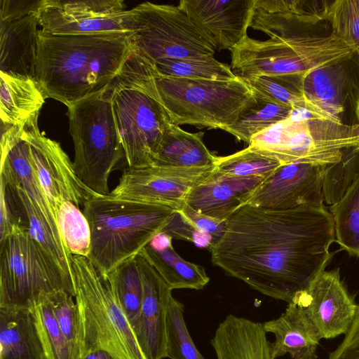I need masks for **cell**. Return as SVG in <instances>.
Wrapping results in <instances>:
<instances>
[{
  "instance_id": "1f68e13d",
  "label": "cell",
  "mask_w": 359,
  "mask_h": 359,
  "mask_svg": "<svg viewBox=\"0 0 359 359\" xmlns=\"http://www.w3.org/2000/svg\"><path fill=\"white\" fill-rule=\"evenodd\" d=\"M151 64L159 74L168 77L214 81H229L237 77L228 65L212 55L162 58Z\"/></svg>"
},
{
  "instance_id": "9c48e42d",
  "label": "cell",
  "mask_w": 359,
  "mask_h": 359,
  "mask_svg": "<svg viewBox=\"0 0 359 359\" xmlns=\"http://www.w3.org/2000/svg\"><path fill=\"white\" fill-rule=\"evenodd\" d=\"M133 48L151 63L162 58L209 56L216 48L178 5L144 2L133 8Z\"/></svg>"
},
{
  "instance_id": "277c9868",
  "label": "cell",
  "mask_w": 359,
  "mask_h": 359,
  "mask_svg": "<svg viewBox=\"0 0 359 359\" xmlns=\"http://www.w3.org/2000/svg\"><path fill=\"white\" fill-rule=\"evenodd\" d=\"M176 210L163 205L112 195L95 196L83 204L91 232L88 259L107 276L135 257L169 223Z\"/></svg>"
},
{
  "instance_id": "d4e9b609",
  "label": "cell",
  "mask_w": 359,
  "mask_h": 359,
  "mask_svg": "<svg viewBox=\"0 0 359 359\" xmlns=\"http://www.w3.org/2000/svg\"><path fill=\"white\" fill-rule=\"evenodd\" d=\"M170 287L201 290L210 278L204 268L181 257L174 250L172 238L159 233L140 252Z\"/></svg>"
},
{
  "instance_id": "ee69618b",
  "label": "cell",
  "mask_w": 359,
  "mask_h": 359,
  "mask_svg": "<svg viewBox=\"0 0 359 359\" xmlns=\"http://www.w3.org/2000/svg\"><path fill=\"white\" fill-rule=\"evenodd\" d=\"M160 233L168 236L172 239L193 242L200 247L208 248L211 245V239L198 231L177 210Z\"/></svg>"
},
{
  "instance_id": "83f0119b",
  "label": "cell",
  "mask_w": 359,
  "mask_h": 359,
  "mask_svg": "<svg viewBox=\"0 0 359 359\" xmlns=\"http://www.w3.org/2000/svg\"><path fill=\"white\" fill-rule=\"evenodd\" d=\"M45 97L36 79L0 72V116L1 123L22 126L39 114Z\"/></svg>"
},
{
  "instance_id": "f6af8a7d",
  "label": "cell",
  "mask_w": 359,
  "mask_h": 359,
  "mask_svg": "<svg viewBox=\"0 0 359 359\" xmlns=\"http://www.w3.org/2000/svg\"><path fill=\"white\" fill-rule=\"evenodd\" d=\"M177 211H180L198 231L211 239L210 246L217 243L226 231L227 220L219 221L201 215L187 204Z\"/></svg>"
},
{
  "instance_id": "d6986e66",
  "label": "cell",
  "mask_w": 359,
  "mask_h": 359,
  "mask_svg": "<svg viewBox=\"0 0 359 359\" xmlns=\"http://www.w3.org/2000/svg\"><path fill=\"white\" fill-rule=\"evenodd\" d=\"M344 62L327 65L301 76L299 90L306 107L319 117L341 123L350 81Z\"/></svg>"
},
{
  "instance_id": "d590c367",
  "label": "cell",
  "mask_w": 359,
  "mask_h": 359,
  "mask_svg": "<svg viewBox=\"0 0 359 359\" xmlns=\"http://www.w3.org/2000/svg\"><path fill=\"white\" fill-rule=\"evenodd\" d=\"M301 76L264 75L249 77L243 81L264 98L294 109L306 108L299 87Z\"/></svg>"
},
{
  "instance_id": "f35d334b",
  "label": "cell",
  "mask_w": 359,
  "mask_h": 359,
  "mask_svg": "<svg viewBox=\"0 0 359 359\" xmlns=\"http://www.w3.org/2000/svg\"><path fill=\"white\" fill-rule=\"evenodd\" d=\"M281 165L278 161L248 147L233 154L218 156L215 170L219 173L237 177H268Z\"/></svg>"
},
{
  "instance_id": "ba28073f",
  "label": "cell",
  "mask_w": 359,
  "mask_h": 359,
  "mask_svg": "<svg viewBox=\"0 0 359 359\" xmlns=\"http://www.w3.org/2000/svg\"><path fill=\"white\" fill-rule=\"evenodd\" d=\"M0 308L31 310L54 292L74 297L73 281L27 231L0 241Z\"/></svg>"
},
{
  "instance_id": "44dd1931",
  "label": "cell",
  "mask_w": 359,
  "mask_h": 359,
  "mask_svg": "<svg viewBox=\"0 0 359 359\" xmlns=\"http://www.w3.org/2000/svg\"><path fill=\"white\" fill-rule=\"evenodd\" d=\"M0 179L21 189L54 233L62 241L56 214L41 186L33 165L29 144L23 135L15 142L1 150Z\"/></svg>"
},
{
  "instance_id": "60d3db41",
  "label": "cell",
  "mask_w": 359,
  "mask_h": 359,
  "mask_svg": "<svg viewBox=\"0 0 359 359\" xmlns=\"http://www.w3.org/2000/svg\"><path fill=\"white\" fill-rule=\"evenodd\" d=\"M325 20L332 33L351 42L359 58V0H335L326 7Z\"/></svg>"
},
{
  "instance_id": "30bf717a",
  "label": "cell",
  "mask_w": 359,
  "mask_h": 359,
  "mask_svg": "<svg viewBox=\"0 0 359 359\" xmlns=\"http://www.w3.org/2000/svg\"><path fill=\"white\" fill-rule=\"evenodd\" d=\"M102 94L111 99L127 168L154 165L161 140L172 123L163 107L137 90L120 88L103 90Z\"/></svg>"
},
{
  "instance_id": "7a4b0ae2",
  "label": "cell",
  "mask_w": 359,
  "mask_h": 359,
  "mask_svg": "<svg viewBox=\"0 0 359 359\" xmlns=\"http://www.w3.org/2000/svg\"><path fill=\"white\" fill-rule=\"evenodd\" d=\"M133 32L38 33L35 79L46 99L67 107L103 91L133 50Z\"/></svg>"
},
{
  "instance_id": "603a6c76",
  "label": "cell",
  "mask_w": 359,
  "mask_h": 359,
  "mask_svg": "<svg viewBox=\"0 0 359 359\" xmlns=\"http://www.w3.org/2000/svg\"><path fill=\"white\" fill-rule=\"evenodd\" d=\"M38 25V15L0 21V72L35 79Z\"/></svg>"
},
{
  "instance_id": "f1b7e54d",
  "label": "cell",
  "mask_w": 359,
  "mask_h": 359,
  "mask_svg": "<svg viewBox=\"0 0 359 359\" xmlns=\"http://www.w3.org/2000/svg\"><path fill=\"white\" fill-rule=\"evenodd\" d=\"M106 277L116 300L136 334L143 300L142 281L136 257L116 266Z\"/></svg>"
},
{
  "instance_id": "2e32d148",
  "label": "cell",
  "mask_w": 359,
  "mask_h": 359,
  "mask_svg": "<svg viewBox=\"0 0 359 359\" xmlns=\"http://www.w3.org/2000/svg\"><path fill=\"white\" fill-rule=\"evenodd\" d=\"M136 259L143 286L136 339L147 359H163L166 358L167 310L172 290L142 254Z\"/></svg>"
},
{
  "instance_id": "c3c4849f",
  "label": "cell",
  "mask_w": 359,
  "mask_h": 359,
  "mask_svg": "<svg viewBox=\"0 0 359 359\" xmlns=\"http://www.w3.org/2000/svg\"><path fill=\"white\" fill-rule=\"evenodd\" d=\"M83 359H115L104 350H96L88 353Z\"/></svg>"
},
{
  "instance_id": "b9f144b4",
  "label": "cell",
  "mask_w": 359,
  "mask_h": 359,
  "mask_svg": "<svg viewBox=\"0 0 359 359\" xmlns=\"http://www.w3.org/2000/svg\"><path fill=\"white\" fill-rule=\"evenodd\" d=\"M46 4L69 15L103 16L125 11L122 0H46Z\"/></svg>"
},
{
  "instance_id": "ab89813d",
  "label": "cell",
  "mask_w": 359,
  "mask_h": 359,
  "mask_svg": "<svg viewBox=\"0 0 359 359\" xmlns=\"http://www.w3.org/2000/svg\"><path fill=\"white\" fill-rule=\"evenodd\" d=\"M74 298L65 290L54 292L46 297L61 331L74 346L81 359L82 338L80 315Z\"/></svg>"
},
{
  "instance_id": "7c38bea8",
  "label": "cell",
  "mask_w": 359,
  "mask_h": 359,
  "mask_svg": "<svg viewBox=\"0 0 359 359\" xmlns=\"http://www.w3.org/2000/svg\"><path fill=\"white\" fill-rule=\"evenodd\" d=\"M215 166L178 168L151 165L126 168L111 195L127 200L159 204L180 210L189 191L207 179Z\"/></svg>"
},
{
  "instance_id": "8992f818",
  "label": "cell",
  "mask_w": 359,
  "mask_h": 359,
  "mask_svg": "<svg viewBox=\"0 0 359 359\" xmlns=\"http://www.w3.org/2000/svg\"><path fill=\"white\" fill-rule=\"evenodd\" d=\"M231 53L233 72L243 80L264 75H304L348 61L355 54V48L332 33L327 36L304 34L281 41H258L247 36Z\"/></svg>"
},
{
  "instance_id": "7bdbcfd3",
  "label": "cell",
  "mask_w": 359,
  "mask_h": 359,
  "mask_svg": "<svg viewBox=\"0 0 359 359\" xmlns=\"http://www.w3.org/2000/svg\"><path fill=\"white\" fill-rule=\"evenodd\" d=\"M18 230L23 231L16 190L0 179V241Z\"/></svg>"
},
{
  "instance_id": "e0dca14e",
  "label": "cell",
  "mask_w": 359,
  "mask_h": 359,
  "mask_svg": "<svg viewBox=\"0 0 359 359\" xmlns=\"http://www.w3.org/2000/svg\"><path fill=\"white\" fill-rule=\"evenodd\" d=\"M266 178L229 176L218 172L215 168L207 179L189 191L185 204L201 215L226 221L246 203Z\"/></svg>"
},
{
  "instance_id": "bcb514c9",
  "label": "cell",
  "mask_w": 359,
  "mask_h": 359,
  "mask_svg": "<svg viewBox=\"0 0 359 359\" xmlns=\"http://www.w3.org/2000/svg\"><path fill=\"white\" fill-rule=\"evenodd\" d=\"M45 0H1L0 21L17 20L29 15H39Z\"/></svg>"
},
{
  "instance_id": "cb8c5ba5",
  "label": "cell",
  "mask_w": 359,
  "mask_h": 359,
  "mask_svg": "<svg viewBox=\"0 0 359 359\" xmlns=\"http://www.w3.org/2000/svg\"><path fill=\"white\" fill-rule=\"evenodd\" d=\"M39 25L43 33L52 35H90L114 32H134L133 10L103 16L69 15L49 6L45 0L40 10Z\"/></svg>"
},
{
  "instance_id": "8d00e7d4",
  "label": "cell",
  "mask_w": 359,
  "mask_h": 359,
  "mask_svg": "<svg viewBox=\"0 0 359 359\" xmlns=\"http://www.w3.org/2000/svg\"><path fill=\"white\" fill-rule=\"evenodd\" d=\"M359 176V147L346 149L340 161L328 165L323 179L324 203H337Z\"/></svg>"
},
{
  "instance_id": "5bb4252c",
  "label": "cell",
  "mask_w": 359,
  "mask_h": 359,
  "mask_svg": "<svg viewBox=\"0 0 359 359\" xmlns=\"http://www.w3.org/2000/svg\"><path fill=\"white\" fill-rule=\"evenodd\" d=\"M292 299L306 311L320 338L327 339L346 332L358 306L341 280L339 269L324 271Z\"/></svg>"
},
{
  "instance_id": "4dcf8cb0",
  "label": "cell",
  "mask_w": 359,
  "mask_h": 359,
  "mask_svg": "<svg viewBox=\"0 0 359 359\" xmlns=\"http://www.w3.org/2000/svg\"><path fill=\"white\" fill-rule=\"evenodd\" d=\"M252 92L254 102L243 110L234 124L222 129L248 144L255 135L287 118L293 109Z\"/></svg>"
},
{
  "instance_id": "4316f807",
  "label": "cell",
  "mask_w": 359,
  "mask_h": 359,
  "mask_svg": "<svg viewBox=\"0 0 359 359\" xmlns=\"http://www.w3.org/2000/svg\"><path fill=\"white\" fill-rule=\"evenodd\" d=\"M218 156L203 141V133H188L171 123L163 135L154 165L178 168L215 166Z\"/></svg>"
},
{
  "instance_id": "8fae6325",
  "label": "cell",
  "mask_w": 359,
  "mask_h": 359,
  "mask_svg": "<svg viewBox=\"0 0 359 359\" xmlns=\"http://www.w3.org/2000/svg\"><path fill=\"white\" fill-rule=\"evenodd\" d=\"M37 114L24 126L23 136L41 186L55 214L65 201L79 206L100 196L78 177L73 163L60 144L43 135L38 127Z\"/></svg>"
},
{
  "instance_id": "e575fe53",
  "label": "cell",
  "mask_w": 359,
  "mask_h": 359,
  "mask_svg": "<svg viewBox=\"0 0 359 359\" xmlns=\"http://www.w3.org/2000/svg\"><path fill=\"white\" fill-rule=\"evenodd\" d=\"M47 359H80L61 331L46 299L31 309Z\"/></svg>"
},
{
  "instance_id": "836d02e7",
  "label": "cell",
  "mask_w": 359,
  "mask_h": 359,
  "mask_svg": "<svg viewBox=\"0 0 359 359\" xmlns=\"http://www.w3.org/2000/svg\"><path fill=\"white\" fill-rule=\"evenodd\" d=\"M57 228L62 242L72 255L88 257L91 232L88 221L79 206L64 202L57 213Z\"/></svg>"
},
{
  "instance_id": "5b68a950",
  "label": "cell",
  "mask_w": 359,
  "mask_h": 359,
  "mask_svg": "<svg viewBox=\"0 0 359 359\" xmlns=\"http://www.w3.org/2000/svg\"><path fill=\"white\" fill-rule=\"evenodd\" d=\"M74 299L79 311L81 359L104 350L115 359H147L105 276L86 257L72 255Z\"/></svg>"
},
{
  "instance_id": "f546056e",
  "label": "cell",
  "mask_w": 359,
  "mask_h": 359,
  "mask_svg": "<svg viewBox=\"0 0 359 359\" xmlns=\"http://www.w3.org/2000/svg\"><path fill=\"white\" fill-rule=\"evenodd\" d=\"M12 187L15 189L20 201L22 230L27 231L55 259L72 280V255L34 207L25 193L18 187Z\"/></svg>"
},
{
  "instance_id": "9a60e30c",
  "label": "cell",
  "mask_w": 359,
  "mask_h": 359,
  "mask_svg": "<svg viewBox=\"0 0 359 359\" xmlns=\"http://www.w3.org/2000/svg\"><path fill=\"white\" fill-rule=\"evenodd\" d=\"M255 0H181L179 6L216 50L231 51L248 35Z\"/></svg>"
},
{
  "instance_id": "ffe728a7",
  "label": "cell",
  "mask_w": 359,
  "mask_h": 359,
  "mask_svg": "<svg viewBox=\"0 0 359 359\" xmlns=\"http://www.w3.org/2000/svg\"><path fill=\"white\" fill-rule=\"evenodd\" d=\"M266 333L275 337L271 343L273 357L289 354L292 359H317L321 339L306 311L292 299L277 318L263 323Z\"/></svg>"
},
{
  "instance_id": "484cf974",
  "label": "cell",
  "mask_w": 359,
  "mask_h": 359,
  "mask_svg": "<svg viewBox=\"0 0 359 359\" xmlns=\"http://www.w3.org/2000/svg\"><path fill=\"white\" fill-rule=\"evenodd\" d=\"M0 359H47L31 310L0 308Z\"/></svg>"
},
{
  "instance_id": "6da1fadb",
  "label": "cell",
  "mask_w": 359,
  "mask_h": 359,
  "mask_svg": "<svg viewBox=\"0 0 359 359\" xmlns=\"http://www.w3.org/2000/svg\"><path fill=\"white\" fill-rule=\"evenodd\" d=\"M334 241L325 205L276 210L245 204L208 249L212 263L229 275L288 304L325 271Z\"/></svg>"
},
{
  "instance_id": "7402d4cb",
  "label": "cell",
  "mask_w": 359,
  "mask_h": 359,
  "mask_svg": "<svg viewBox=\"0 0 359 359\" xmlns=\"http://www.w3.org/2000/svg\"><path fill=\"white\" fill-rule=\"evenodd\" d=\"M210 342L217 359H275L263 323L233 314L219 324Z\"/></svg>"
},
{
  "instance_id": "ac0fdd59",
  "label": "cell",
  "mask_w": 359,
  "mask_h": 359,
  "mask_svg": "<svg viewBox=\"0 0 359 359\" xmlns=\"http://www.w3.org/2000/svg\"><path fill=\"white\" fill-rule=\"evenodd\" d=\"M322 1L302 0H255L250 27L279 40L304 33L307 27L325 20Z\"/></svg>"
},
{
  "instance_id": "74e56055",
  "label": "cell",
  "mask_w": 359,
  "mask_h": 359,
  "mask_svg": "<svg viewBox=\"0 0 359 359\" xmlns=\"http://www.w3.org/2000/svg\"><path fill=\"white\" fill-rule=\"evenodd\" d=\"M184 307L173 296L170 299L166 316V358L170 359H205L197 349L184 320Z\"/></svg>"
},
{
  "instance_id": "4fadbf2b",
  "label": "cell",
  "mask_w": 359,
  "mask_h": 359,
  "mask_svg": "<svg viewBox=\"0 0 359 359\" xmlns=\"http://www.w3.org/2000/svg\"><path fill=\"white\" fill-rule=\"evenodd\" d=\"M327 165L303 162L282 165L255 189L245 204L276 210L325 205L323 179Z\"/></svg>"
},
{
  "instance_id": "3957f363",
  "label": "cell",
  "mask_w": 359,
  "mask_h": 359,
  "mask_svg": "<svg viewBox=\"0 0 359 359\" xmlns=\"http://www.w3.org/2000/svg\"><path fill=\"white\" fill-rule=\"evenodd\" d=\"M108 88H130L156 100L172 123L223 129L234 124L255 100L252 90L238 76L229 81L164 76L133 51Z\"/></svg>"
},
{
  "instance_id": "681fc988",
  "label": "cell",
  "mask_w": 359,
  "mask_h": 359,
  "mask_svg": "<svg viewBox=\"0 0 359 359\" xmlns=\"http://www.w3.org/2000/svg\"><path fill=\"white\" fill-rule=\"evenodd\" d=\"M355 115H356V117H357V119H358V124H359V99L358 100V101L356 102V105H355Z\"/></svg>"
},
{
  "instance_id": "d6a6232c",
  "label": "cell",
  "mask_w": 359,
  "mask_h": 359,
  "mask_svg": "<svg viewBox=\"0 0 359 359\" xmlns=\"http://www.w3.org/2000/svg\"><path fill=\"white\" fill-rule=\"evenodd\" d=\"M335 241L350 255L359 256V176L345 195L330 207Z\"/></svg>"
},
{
  "instance_id": "7dc6e473",
  "label": "cell",
  "mask_w": 359,
  "mask_h": 359,
  "mask_svg": "<svg viewBox=\"0 0 359 359\" xmlns=\"http://www.w3.org/2000/svg\"><path fill=\"white\" fill-rule=\"evenodd\" d=\"M327 359H359V305L343 340Z\"/></svg>"
},
{
  "instance_id": "52a82bcc",
  "label": "cell",
  "mask_w": 359,
  "mask_h": 359,
  "mask_svg": "<svg viewBox=\"0 0 359 359\" xmlns=\"http://www.w3.org/2000/svg\"><path fill=\"white\" fill-rule=\"evenodd\" d=\"M67 115L78 177L97 194H109V175L126 159L111 99L97 93L68 107Z\"/></svg>"
}]
</instances>
